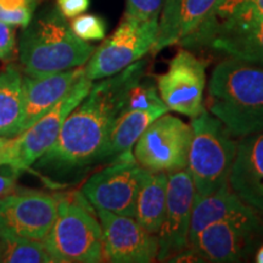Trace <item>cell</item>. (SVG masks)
<instances>
[{"mask_svg": "<svg viewBox=\"0 0 263 263\" xmlns=\"http://www.w3.org/2000/svg\"><path fill=\"white\" fill-rule=\"evenodd\" d=\"M103 232L104 261L150 263L157 259L159 239L133 217L95 210Z\"/></svg>", "mask_w": 263, "mask_h": 263, "instance_id": "4fadbf2b", "label": "cell"}, {"mask_svg": "<svg viewBox=\"0 0 263 263\" xmlns=\"http://www.w3.org/2000/svg\"><path fill=\"white\" fill-rule=\"evenodd\" d=\"M93 82L83 74L73 88L54 107L43 115L27 130L14 137V167L20 171L28 170L47 153L49 147L58 139L66 118L87 97Z\"/></svg>", "mask_w": 263, "mask_h": 263, "instance_id": "7c38bea8", "label": "cell"}, {"mask_svg": "<svg viewBox=\"0 0 263 263\" xmlns=\"http://www.w3.org/2000/svg\"><path fill=\"white\" fill-rule=\"evenodd\" d=\"M262 239L263 222L259 216L229 219L207 226L189 242L188 249L199 262H240Z\"/></svg>", "mask_w": 263, "mask_h": 263, "instance_id": "9c48e42d", "label": "cell"}, {"mask_svg": "<svg viewBox=\"0 0 263 263\" xmlns=\"http://www.w3.org/2000/svg\"><path fill=\"white\" fill-rule=\"evenodd\" d=\"M167 184V173L145 171L137 197L134 218L147 232L156 235L162 226L166 211Z\"/></svg>", "mask_w": 263, "mask_h": 263, "instance_id": "44dd1931", "label": "cell"}, {"mask_svg": "<svg viewBox=\"0 0 263 263\" xmlns=\"http://www.w3.org/2000/svg\"><path fill=\"white\" fill-rule=\"evenodd\" d=\"M190 127L193 134L186 170L192 176L195 196L209 195L228 183L238 141L207 108L192 118Z\"/></svg>", "mask_w": 263, "mask_h": 263, "instance_id": "5b68a950", "label": "cell"}, {"mask_svg": "<svg viewBox=\"0 0 263 263\" xmlns=\"http://www.w3.org/2000/svg\"><path fill=\"white\" fill-rule=\"evenodd\" d=\"M145 171L134 159L133 153L126 151L89 177L81 193L95 210H106L134 218L137 197Z\"/></svg>", "mask_w": 263, "mask_h": 263, "instance_id": "52a82bcc", "label": "cell"}, {"mask_svg": "<svg viewBox=\"0 0 263 263\" xmlns=\"http://www.w3.org/2000/svg\"><path fill=\"white\" fill-rule=\"evenodd\" d=\"M0 263H55L42 240L0 235Z\"/></svg>", "mask_w": 263, "mask_h": 263, "instance_id": "cb8c5ba5", "label": "cell"}, {"mask_svg": "<svg viewBox=\"0 0 263 263\" xmlns=\"http://www.w3.org/2000/svg\"><path fill=\"white\" fill-rule=\"evenodd\" d=\"M24 104V74L16 66L8 65L0 72V136H18Z\"/></svg>", "mask_w": 263, "mask_h": 263, "instance_id": "7402d4cb", "label": "cell"}, {"mask_svg": "<svg viewBox=\"0 0 263 263\" xmlns=\"http://www.w3.org/2000/svg\"><path fill=\"white\" fill-rule=\"evenodd\" d=\"M43 242L55 263L104 261L100 222L82 193L60 195L57 218Z\"/></svg>", "mask_w": 263, "mask_h": 263, "instance_id": "277c9868", "label": "cell"}, {"mask_svg": "<svg viewBox=\"0 0 263 263\" xmlns=\"http://www.w3.org/2000/svg\"><path fill=\"white\" fill-rule=\"evenodd\" d=\"M94 51L95 47L72 32L59 10H51L22 32L18 57L24 73L37 78L84 66Z\"/></svg>", "mask_w": 263, "mask_h": 263, "instance_id": "3957f363", "label": "cell"}, {"mask_svg": "<svg viewBox=\"0 0 263 263\" xmlns=\"http://www.w3.org/2000/svg\"><path fill=\"white\" fill-rule=\"evenodd\" d=\"M192 127L173 115L163 114L141 133L134 145L137 162L149 172L171 173L188 167Z\"/></svg>", "mask_w": 263, "mask_h": 263, "instance_id": "ba28073f", "label": "cell"}, {"mask_svg": "<svg viewBox=\"0 0 263 263\" xmlns=\"http://www.w3.org/2000/svg\"><path fill=\"white\" fill-rule=\"evenodd\" d=\"M159 18L138 20L124 16L116 31L95 48L84 65V74L91 82L118 73L151 51L157 38Z\"/></svg>", "mask_w": 263, "mask_h": 263, "instance_id": "8992f818", "label": "cell"}, {"mask_svg": "<svg viewBox=\"0 0 263 263\" xmlns=\"http://www.w3.org/2000/svg\"><path fill=\"white\" fill-rule=\"evenodd\" d=\"M201 47L263 67V18L218 29Z\"/></svg>", "mask_w": 263, "mask_h": 263, "instance_id": "d6986e66", "label": "cell"}, {"mask_svg": "<svg viewBox=\"0 0 263 263\" xmlns=\"http://www.w3.org/2000/svg\"><path fill=\"white\" fill-rule=\"evenodd\" d=\"M15 161V141L14 138H6L0 136V166L11 164Z\"/></svg>", "mask_w": 263, "mask_h": 263, "instance_id": "1f68e13d", "label": "cell"}, {"mask_svg": "<svg viewBox=\"0 0 263 263\" xmlns=\"http://www.w3.org/2000/svg\"><path fill=\"white\" fill-rule=\"evenodd\" d=\"M258 216L254 209L242 201L230 189L229 184H223L219 189L209 195L195 196L190 222L189 242L207 226L229 219H249Z\"/></svg>", "mask_w": 263, "mask_h": 263, "instance_id": "ac0fdd59", "label": "cell"}, {"mask_svg": "<svg viewBox=\"0 0 263 263\" xmlns=\"http://www.w3.org/2000/svg\"><path fill=\"white\" fill-rule=\"evenodd\" d=\"M58 9L66 18H73L89 8V0H57Z\"/></svg>", "mask_w": 263, "mask_h": 263, "instance_id": "4dcf8cb0", "label": "cell"}, {"mask_svg": "<svg viewBox=\"0 0 263 263\" xmlns=\"http://www.w3.org/2000/svg\"><path fill=\"white\" fill-rule=\"evenodd\" d=\"M217 0H164L159 17L157 38L151 52L180 44L195 32L210 14Z\"/></svg>", "mask_w": 263, "mask_h": 263, "instance_id": "e0dca14e", "label": "cell"}, {"mask_svg": "<svg viewBox=\"0 0 263 263\" xmlns=\"http://www.w3.org/2000/svg\"><path fill=\"white\" fill-rule=\"evenodd\" d=\"M60 194L11 193L0 200V235L42 240L58 215Z\"/></svg>", "mask_w": 263, "mask_h": 263, "instance_id": "8fae6325", "label": "cell"}, {"mask_svg": "<svg viewBox=\"0 0 263 263\" xmlns=\"http://www.w3.org/2000/svg\"><path fill=\"white\" fill-rule=\"evenodd\" d=\"M256 262L263 263V245L259 248L257 254H256Z\"/></svg>", "mask_w": 263, "mask_h": 263, "instance_id": "d6a6232c", "label": "cell"}, {"mask_svg": "<svg viewBox=\"0 0 263 263\" xmlns=\"http://www.w3.org/2000/svg\"><path fill=\"white\" fill-rule=\"evenodd\" d=\"M228 184L246 205L263 215V132L240 138Z\"/></svg>", "mask_w": 263, "mask_h": 263, "instance_id": "9a60e30c", "label": "cell"}, {"mask_svg": "<svg viewBox=\"0 0 263 263\" xmlns=\"http://www.w3.org/2000/svg\"><path fill=\"white\" fill-rule=\"evenodd\" d=\"M147 61L140 59L111 77L93 83L87 97L65 120L58 139L38 160V167L71 172L105 160L115 121L132 84L145 74Z\"/></svg>", "mask_w": 263, "mask_h": 263, "instance_id": "6da1fadb", "label": "cell"}, {"mask_svg": "<svg viewBox=\"0 0 263 263\" xmlns=\"http://www.w3.org/2000/svg\"><path fill=\"white\" fill-rule=\"evenodd\" d=\"M41 0H0V21L26 28Z\"/></svg>", "mask_w": 263, "mask_h": 263, "instance_id": "484cf974", "label": "cell"}, {"mask_svg": "<svg viewBox=\"0 0 263 263\" xmlns=\"http://www.w3.org/2000/svg\"><path fill=\"white\" fill-rule=\"evenodd\" d=\"M84 74V66L44 77H24V120L20 134L57 105Z\"/></svg>", "mask_w": 263, "mask_h": 263, "instance_id": "2e32d148", "label": "cell"}, {"mask_svg": "<svg viewBox=\"0 0 263 263\" xmlns=\"http://www.w3.org/2000/svg\"><path fill=\"white\" fill-rule=\"evenodd\" d=\"M70 27L78 38L84 42L100 41L106 34L104 20L97 15L81 14L72 20Z\"/></svg>", "mask_w": 263, "mask_h": 263, "instance_id": "4316f807", "label": "cell"}, {"mask_svg": "<svg viewBox=\"0 0 263 263\" xmlns=\"http://www.w3.org/2000/svg\"><path fill=\"white\" fill-rule=\"evenodd\" d=\"M164 0H126V16L138 20L159 18Z\"/></svg>", "mask_w": 263, "mask_h": 263, "instance_id": "83f0119b", "label": "cell"}, {"mask_svg": "<svg viewBox=\"0 0 263 263\" xmlns=\"http://www.w3.org/2000/svg\"><path fill=\"white\" fill-rule=\"evenodd\" d=\"M207 110L234 138L263 132V67L228 58L213 68Z\"/></svg>", "mask_w": 263, "mask_h": 263, "instance_id": "7a4b0ae2", "label": "cell"}, {"mask_svg": "<svg viewBox=\"0 0 263 263\" xmlns=\"http://www.w3.org/2000/svg\"><path fill=\"white\" fill-rule=\"evenodd\" d=\"M16 26L0 21V61L12 60L16 54Z\"/></svg>", "mask_w": 263, "mask_h": 263, "instance_id": "f1b7e54d", "label": "cell"}, {"mask_svg": "<svg viewBox=\"0 0 263 263\" xmlns=\"http://www.w3.org/2000/svg\"><path fill=\"white\" fill-rule=\"evenodd\" d=\"M156 87L168 111L194 118L206 110V64L186 49L177 52L167 71L157 76Z\"/></svg>", "mask_w": 263, "mask_h": 263, "instance_id": "30bf717a", "label": "cell"}, {"mask_svg": "<svg viewBox=\"0 0 263 263\" xmlns=\"http://www.w3.org/2000/svg\"><path fill=\"white\" fill-rule=\"evenodd\" d=\"M151 108L168 111L160 97L156 83L151 80H144V76H141L128 89L122 110H151Z\"/></svg>", "mask_w": 263, "mask_h": 263, "instance_id": "d4e9b609", "label": "cell"}, {"mask_svg": "<svg viewBox=\"0 0 263 263\" xmlns=\"http://www.w3.org/2000/svg\"><path fill=\"white\" fill-rule=\"evenodd\" d=\"M263 18V0H217L210 14L193 34L184 39V47H201L210 35L228 26Z\"/></svg>", "mask_w": 263, "mask_h": 263, "instance_id": "ffe728a7", "label": "cell"}, {"mask_svg": "<svg viewBox=\"0 0 263 263\" xmlns=\"http://www.w3.org/2000/svg\"><path fill=\"white\" fill-rule=\"evenodd\" d=\"M21 172L22 171L17 170L11 164L0 166V200L15 192Z\"/></svg>", "mask_w": 263, "mask_h": 263, "instance_id": "f546056e", "label": "cell"}, {"mask_svg": "<svg viewBox=\"0 0 263 263\" xmlns=\"http://www.w3.org/2000/svg\"><path fill=\"white\" fill-rule=\"evenodd\" d=\"M168 112L161 108L151 110H121L115 121L112 132L105 151V159L116 157L126 151L133 150L137 140L139 139L146 127L160 117Z\"/></svg>", "mask_w": 263, "mask_h": 263, "instance_id": "603a6c76", "label": "cell"}, {"mask_svg": "<svg viewBox=\"0 0 263 263\" xmlns=\"http://www.w3.org/2000/svg\"><path fill=\"white\" fill-rule=\"evenodd\" d=\"M167 202L162 226L157 233L159 261H171L189 248V232L195 188L188 170L167 173Z\"/></svg>", "mask_w": 263, "mask_h": 263, "instance_id": "5bb4252c", "label": "cell"}]
</instances>
